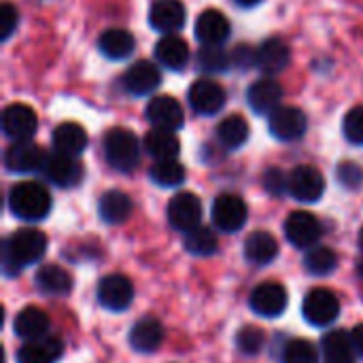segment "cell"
<instances>
[{
	"label": "cell",
	"mask_w": 363,
	"mask_h": 363,
	"mask_svg": "<svg viewBox=\"0 0 363 363\" xmlns=\"http://www.w3.org/2000/svg\"><path fill=\"white\" fill-rule=\"evenodd\" d=\"M134 47H136L134 36L128 30H119V28H111V30L102 32L98 38V49L108 60H123V57L132 55Z\"/></svg>",
	"instance_id": "cell-32"
},
{
	"label": "cell",
	"mask_w": 363,
	"mask_h": 363,
	"mask_svg": "<svg viewBox=\"0 0 363 363\" xmlns=\"http://www.w3.org/2000/svg\"><path fill=\"white\" fill-rule=\"evenodd\" d=\"M323 362L325 363H355V349L351 334L345 330H332L321 340Z\"/></svg>",
	"instance_id": "cell-29"
},
{
	"label": "cell",
	"mask_w": 363,
	"mask_h": 363,
	"mask_svg": "<svg viewBox=\"0 0 363 363\" xmlns=\"http://www.w3.org/2000/svg\"><path fill=\"white\" fill-rule=\"evenodd\" d=\"M217 138L228 149H238L249 140V123L240 115H230L217 125Z\"/></svg>",
	"instance_id": "cell-33"
},
{
	"label": "cell",
	"mask_w": 363,
	"mask_h": 363,
	"mask_svg": "<svg viewBox=\"0 0 363 363\" xmlns=\"http://www.w3.org/2000/svg\"><path fill=\"white\" fill-rule=\"evenodd\" d=\"M34 283L45 296H66L72 291V277L62 266L55 264L40 266L36 270Z\"/></svg>",
	"instance_id": "cell-30"
},
{
	"label": "cell",
	"mask_w": 363,
	"mask_h": 363,
	"mask_svg": "<svg viewBox=\"0 0 363 363\" xmlns=\"http://www.w3.org/2000/svg\"><path fill=\"white\" fill-rule=\"evenodd\" d=\"M357 274L363 279V262H359V266H357Z\"/></svg>",
	"instance_id": "cell-47"
},
{
	"label": "cell",
	"mask_w": 363,
	"mask_h": 363,
	"mask_svg": "<svg viewBox=\"0 0 363 363\" xmlns=\"http://www.w3.org/2000/svg\"><path fill=\"white\" fill-rule=\"evenodd\" d=\"M132 208L134 206H132L130 196L119 189H111V191L102 194V198L98 202V215L108 225H119V223L128 221L132 215Z\"/></svg>",
	"instance_id": "cell-25"
},
{
	"label": "cell",
	"mask_w": 363,
	"mask_h": 363,
	"mask_svg": "<svg viewBox=\"0 0 363 363\" xmlns=\"http://www.w3.org/2000/svg\"><path fill=\"white\" fill-rule=\"evenodd\" d=\"M283 363H319V351L313 342L296 338L285 345Z\"/></svg>",
	"instance_id": "cell-38"
},
{
	"label": "cell",
	"mask_w": 363,
	"mask_h": 363,
	"mask_svg": "<svg viewBox=\"0 0 363 363\" xmlns=\"http://www.w3.org/2000/svg\"><path fill=\"white\" fill-rule=\"evenodd\" d=\"M149 174H151L153 183H157L160 187H177V185H181L185 181V168L177 160L155 162L151 166Z\"/></svg>",
	"instance_id": "cell-37"
},
{
	"label": "cell",
	"mask_w": 363,
	"mask_h": 363,
	"mask_svg": "<svg viewBox=\"0 0 363 363\" xmlns=\"http://www.w3.org/2000/svg\"><path fill=\"white\" fill-rule=\"evenodd\" d=\"M279 255V242L270 232H253L245 240V257L253 266H268Z\"/></svg>",
	"instance_id": "cell-24"
},
{
	"label": "cell",
	"mask_w": 363,
	"mask_h": 363,
	"mask_svg": "<svg viewBox=\"0 0 363 363\" xmlns=\"http://www.w3.org/2000/svg\"><path fill=\"white\" fill-rule=\"evenodd\" d=\"M38 128V119L36 113L21 102L9 104L2 111V132L4 136H9L11 140H30L34 136Z\"/></svg>",
	"instance_id": "cell-12"
},
{
	"label": "cell",
	"mask_w": 363,
	"mask_h": 363,
	"mask_svg": "<svg viewBox=\"0 0 363 363\" xmlns=\"http://www.w3.org/2000/svg\"><path fill=\"white\" fill-rule=\"evenodd\" d=\"M281 100H283V87L272 77L255 81L247 91L249 106L259 115H270L272 111H277L281 106Z\"/></svg>",
	"instance_id": "cell-20"
},
{
	"label": "cell",
	"mask_w": 363,
	"mask_h": 363,
	"mask_svg": "<svg viewBox=\"0 0 363 363\" xmlns=\"http://www.w3.org/2000/svg\"><path fill=\"white\" fill-rule=\"evenodd\" d=\"M287 191L298 202H317L325 194V179L315 166H298L287 177Z\"/></svg>",
	"instance_id": "cell-8"
},
{
	"label": "cell",
	"mask_w": 363,
	"mask_h": 363,
	"mask_svg": "<svg viewBox=\"0 0 363 363\" xmlns=\"http://www.w3.org/2000/svg\"><path fill=\"white\" fill-rule=\"evenodd\" d=\"M43 174L49 183L57 187H77L83 179V166L77 162V157L62 155V153H51L47 155V162L43 166Z\"/></svg>",
	"instance_id": "cell-14"
},
{
	"label": "cell",
	"mask_w": 363,
	"mask_h": 363,
	"mask_svg": "<svg viewBox=\"0 0 363 363\" xmlns=\"http://www.w3.org/2000/svg\"><path fill=\"white\" fill-rule=\"evenodd\" d=\"M321 223L306 211H296L285 219V236L296 249H313L321 238Z\"/></svg>",
	"instance_id": "cell-10"
},
{
	"label": "cell",
	"mask_w": 363,
	"mask_h": 363,
	"mask_svg": "<svg viewBox=\"0 0 363 363\" xmlns=\"http://www.w3.org/2000/svg\"><path fill=\"white\" fill-rule=\"evenodd\" d=\"M187 11L181 0H155L149 9V23L157 32L172 34L185 26Z\"/></svg>",
	"instance_id": "cell-18"
},
{
	"label": "cell",
	"mask_w": 363,
	"mask_h": 363,
	"mask_svg": "<svg viewBox=\"0 0 363 363\" xmlns=\"http://www.w3.org/2000/svg\"><path fill=\"white\" fill-rule=\"evenodd\" d=\"M17 23H19L17 9L11 2H2V6H0V36H2V40H6L13 34Z\"/></svg>",
	"instance_id": "cell-42"
},
{
	"label": "cell",
	"mask_w": 363,
	"mask_h": 363,
	"mask_svg": "<svg viewBox=\"0 0 363 363\" xmlns=\"http://www.w3.org/2000/svg\"><path fill=\"white\" fill-rule=\"evenodd\" d=\"M13 330L23 340H40L49 332V317L45 315V311L36 306H28L17 313Z\"/></svg>",
	"instance_id": "cell-27"
},
{
	"label": "cell",
	"mask_w": 363,
	"mask_h": 363,
	"mask_svg": "<svg viewBox=\"0 0 363 363\" xmlns=\"http://www.w3.org/2000/svg\"><path fill=\"white\" fill-rule=\"evenodd\" d=\"M168 221L179 232H191L202 221V202L191 191H181L168 202Z\"/></svg>",
	"instance_id": "cell-9"
},
{
	"label": "cell",
	"mask_w": 363,
	"mask_h": 363,
	"mask_svg": "<svg viewBox=\"0 0 363 363\" xmlns=\"http://www.w3.org/2000/svg\"><path fill=\"white\" fill-rule=\"evenodd\" d=\"M104 157L111 168L119 172H130L140 162V145L134 132L125 128H115L104 136Z\"/></svg>",
	"instance_id": "cell-3"
},
{
	"label": "cell",
	"mask_w": 363,
	"mask_h": 363,
	"mask_svg": "<svg viewBox=\"0 0 363 363\" xmlns=\"http://www.w3.org/2000/svg\"><path fill=\"white\" fill-rule=\"evenodd\" d=\"M262 0H236V4H240V6H255V4H259Z\"/></svg>",
	"instance_id": "cell-46"
},
{
	"label": "cell",
	"mask_w": 363,
	"mask_h": 363,
	"mask_svg": "<svg viewBox=\"0 0 363 363\" xmlns=\"http://www.w3.org/2000/svg\"><path fill=\"white\" fill-rule=\"evenodd\" d=\"M232 34L230 19L217 11V9H206L200 13L196 21V36L202 45H223Z\"/></svg>",
	"instance_id": "cell-19"
},
{
	"label": "cell",
	"mask_w": 363,
	"mask_h": 363,
	"mask_svg": "<svg viewBox=\"0 0 363 363\" xmlns=\"http://www.w3.org/2000/svg\"><path fill=\"white\" fill-rule=\"evenodd\" d=\"M62 353V340L55 336H45L40 340H28L17 351V363H53Z\"/></svg>",
	"instance_id": "cell-22"
},
{
	"label": "cell",
	"mask_w": 363,
	"mask_h": 363,
	"mask_svg": "<svg viewBox=\"0 0 363 363\" xmlns=\"http://www.w3.org/2000/svg\"><path fill=\"white\" fill-rule=\"evenodd\" d=\"M302 315L304 319L315 325V328H325L334 323L340 315V302L334 291L330 289H313L306 294L304 304H302Z\"/></svg>",
	"instance_id": "cell-4"
},
{
	"label": "cell",
	"mask_w": 363,
	"mask_h": 363,
	"mask_svg": "<svg viewBox=\"0 0 363 363\" xmlns=\"http://www.w3.org/2000/svg\"><path fill=\"white\" fill-rule=\"evenodd\" d=\"M338 181L347 187V189H359L363 187V168L355 162H342L336 170Z\"/></svg>",
	"instance_id": "cell-41"
},
{
	"label": "cell",
	"mask_w": 363,
	"mask_h": 363,
	"mask_svg": "<svg viewBox=\"0 0 363 363\" xmlns=\"http://www.w3.org/2000/svg\"><path fill=\"white\" fill-rule=\"evenodd\" d=\"M147 119L153 128L160 130H179L185 121V113L183 106L177 98L172 96H155L149 104H147Z\"/></svg>",
	"instance_id": "cell-17"
},
{
	"label": "cell",
	"mask_w": 363,
	"mask_h": 363,
	"mask_svg": "<svg viewBox=\"0 0 363 363\" xmlns=\"http://www.w3.org/2000/svg\"><path fill=\"white\" fill-rule=\"evenodd\" d=\"M45 162H47L45 149L32 140H17L4 153V166L17 174L43 172Z\"/></svg>",
	"instance_id": "cell-5"
},
{
	"label": "cell",
	"mask_w": 363,
	"mask_h": 363,
	"mask_svg": "<svg viewBox=\"0 0 363 363\" xmlns=\"http://www.w3.org/2000/svg\"><path fill=\"white\" fill-rule=\"evenodd\" d=\"M145 151L155 160V162H164V160H177L181 153V143L174 136L172 130H160L153 128L147 136H145Z\"/></svg>",
	"instance_id": "cell-31"
},
{
	"label": "cell",
	"mask_w": 363,
	"mask_h": 363,
	"mask_svg": "<svg viewBox=\"0 0 363 363\" xmlns=\"http://www.w3.org/2000/svg\"><path fill=\"white\" fill-rule=\"evenodd\" d=\"M187 100H189V106L198 115H217L225 106L228 94H225V89L217 81H213V79H198L189 87Z\"/></svg>",
	"instance_id": "cell-11"
},
{
	"label": "cell",
	"mask_w": 363,
	"mask_h": 363,
	"mask_svg": "<svg viewBox=\"0 0 363 363\" xmlns=\"http://www.w3.org/2000/svg\"><path fill=\"white\" fill-rule=\"evenodd\" d=\"M232 64H236L242 70H249L251 66H257V49L251 45H240L232 53Z\"/></svg>",
	"instance_id": "cell-44"
},
{
	"label": "cell",
	"mask_w": 363,
	"mask_h": 363,
	"mask_svg": "<svg viewBox=\"0 0 363 363\" xmlns=\"http://www.w3.org/2000/svg\"><path fill=\"white\" fill-rule=\"evenodd\" d=\"M268 121L270 134L283 143H291V140H300L308 128V119L306 115L298 108V106H279L277 111H272Z\"/></svg>",
	"instance_id": "cell-6"
},
{
	"label": "cell",
	"mask_w": 363,
	"mask_h": 363,
	"mask_svg": "<svg viewBox=\"0 0 363 363\" xmlns=\"http://www.w3.org/2000/svg\"><path fill=\"white\" fill-rule=\"evenodd\" d=\"M134 300L132 281L123 274H108L98 283V302L113 313L125 311Z\"/></svg>",
	"instance_id": "cell-13"
},
{
	"label": "cell",
	"mask_w": 363,
	"mask_h": 363,
	"mask_svg": "<svg viewBox=\"0 0 363 363\" xmlns=\"http://www.w3.org/2000/svg\"><path fill=\"white\" fill-rule=\"evenodd\" d=\"M164 340V328L157 319L145 317L134 323L130 332V345L138 353H153Z\"/></svg>",
	"instance_id": "cell-28"
},
{
	"label": "cell",
	"mask_w": 363,
	"mask_h": 363,
	"mask_svg": "<svg viewBox=\"0 0 363 363\" xmlns=\"http://www.w3.org/2000/svg\"><path fill=\"white\" fill-rule=\"evenodd\" d=\"M249 211L240 196L236 194H221L213 204V223L217 230L232 234L238 232L247 223Z\"/></svg>",
	"instance_id": "cell-7"
},
{
	"label": "cell",
	"mask_w": 363,
	"mask_h": 363,
	"mask_svg": "<svg viewBox=\"0 0 363 363\" xmlns=\"http://www.w3.org/2000/svg\"><path fill=\"white\" fill-rule=\"evenodd\" d=\"M185 249L196 257H208V255L217 253L219 240H217V236H215V232L211 228L198 225V228H194L191 232L185 234Z\"/></svg>",
	"instance_id": "cell-34"
},
{
	"label": "cell",
	"mask_w": 363,
	"mask_h": 363,
	"mask_svg": "<svg viewBox=\"0 0 363 363\" xmlns=\"http://www.w3.org/2000/svg\"><path fill=\"white\" fill-rule=\"evenodd\" d=\"M47 251V238L43 232L23 228L13 232L2 245V270L6 277H17L26 266L40 262Z\"/></svg>",
	"instance_id": "cell-1"
},
{
	"label": "cell",
	"mask_w": 363,
	"mask_h": 363,
	"mask_svg": "<svg viewBox=\"0 0 363 363\" xmlns=\"http://www.w3.org/2000/svg\"><path fill=\"white\" fill-rule=\"evenodd\" d=\"M266 345V334L259 328L247 325L236 336V347L242 355H257Z\"/></svg>",
	"instance_id": "cell-39"
},
{
	"label": "cell",
	"mask_w": 363,
	"mask_h": 363,
	"mask_svg": "<svg viewBox=\"0 0 363 363\" xmlns=\"http://www.w3.org/2000/svg\"><path fill=\"white\" fill-rule=\"evenodd\" d=\"M155 57L164 68L181 70L189 62V47L177 34H164L155 45Z\"/></svg>",
	"instance_id": "cell-23"
},
{
	"label": "cell",
	"mask_w": 363,
	"mask_h": 363,
	"mask_svg": "<svg viewBox=\"0 0 363 363\" xmlns=\"http://www.w3.org/2000/svg\"><path fill=\"white\" fill-rule=\"evenodd\" d=\"M287 302H289V296H287V289L281 285V283H262L253 289L251 294V308L262 315V317H281L287 308Z\"/></svg>",
	"instance_id": "cell-15"
},
{
	"label": "cell",
	"mask_w": 363,
	"mask_h": 363,
	"mask_svg": "<svg viewBox=\"0 0 363 363\" xmlns=\"http://www.w3.org/2000/svg\"><path fill=\"white\" fill-rule=\"evenodd\" d=\"M85 147H87V134L79 123L66 121L53 130V149L57 153L77 157L85 151Z\"/></svg>",
	"instance_id": "cell-26"
},
{
	"label": "cell",
	"mask_w": 363,
	"mask_h": 363,
	"mask_svg": "<svg viewBox=\"0 0 363 363\" xmlns=\"http://www.w3.org/2000/svg\"><path fill=\"white\" fill-rule=\"evenodd\" d=\"M338 266V255L330 247H313L306 251L304 257V268L315 274V277H328L336 270Z\"/></svg>",
	"instance_id": "cell-35"
},
{
	"label": "cell",
	"mask_w": 363,
	"mask_h": 363,
	"mask_svg": "<svg viewBox=\"0 0 363 363\" xmlns=\"http://www.w3.org/2000/svg\"><path fill=\"white\" fill-rule=\"evenodd\" d=\"M264 187L268 194L281 196L283 191H287V177L279 168H268L264 174Z\"/></svg>",
	"instance_id": "cell-43"
},
{
	"label": "cell",
	"mask_w": 363,
	"mask_h": 363,
	"mask_svg": "<svg viewBox=\"0 0 363 363\" xmlns=\"http://www.w3.org/2000/svg\"><path fill=\"white\" fill-rule=\"evenodd\" d=\"M196 64L204 72H225L232 66V55L221 49V45H202L196 55Z\"/></svg>",
	"instance_id": "cell-36"
},
{
	"label": "cell",
	"mask_w": 363,
	"mask_h": 363,
	"mask_svg": "<svg viewBox=\"0 0 363 363\" xmlns=\"http://www.w3.org/2000/svg\"><path fill=\"white\" fill-rule=\"evenodd\" d=\"M342 132H345L349 143L363 145V106H355L345 115Z\"/></svg>",
	"instance_id": "cell-40"
},
{
	"label": "cell",
	"mask_w": 363,
	"mask_h": 363,
	"mask_svg": "<svg viewBox=\"0 0 363 363\" xmlns=\"http://www.w3.org/2000/svg\"><path fill=\"white\" fill-rule=\"evenodd\" d=\"M351 342H353L355 353L363 359V323L353 328V332H351Z\"/></svg>",
	"instance_id": "cell-45"
},
{
	"label": "cell",
	"mask_w": 363,
	"mask_h": 363,
	"mask_svg": "<svg viewBox=\"0 0 363 363\" xmlns=\"http://www.w3.org/2000/svg\"><path fill=\"white\" fill-rule=\"evenodd\" d=\"M160 83H162L160 68L149 60H140L132 64L121 79L123 89L132 96H149L160 87Z\"/></svg>",
	"instance_id": "cell-16"
},
{
	"label": "cell",
	"mask_w": 363,
	"mask_h": 363,
	"mask_svg": "<svg viewBox=\"0 0 363 363\" xmlns=\"http://www.w3.org/2000/svg\"><path fill=\"white\" fill-rule=\"evenodd\" d=\"M51 194L45 185L23 181L9 191V208L21 221H40L51 213Z\"/></svg>",
	"instance_id": "cell-2"
},
{
	"label": "cell",
	"mask_w": 363,
	"mask_h": 363,
	"mask_svg": "<svg viewBox=\"0 0 363 363\" xmlns=\"http://www.w3.org/2000/svg\"><path fill=\"white\" fill-rule=\"evenodd\" d=\"M291 62V51L281 38H268L257 47V68L266 74L283 72Z\"/></svg>",
	"instance_id": "cell-21"
},
{
	"label": "cell",
	"mask_w": 363,
	"mask_h": 363,
	"mask_svg": "<svg viewBox=\"0 0 363 363\" xmlns=\"http://www.w3.org/2000/svg\"><path fill=\"white\" fill-rule=\"evenodd\" d=\"M359 247H362V251H363V228H362V232H359Z\"/></svg>",
	"instance_id": "cell-48"
}]
</instances>
